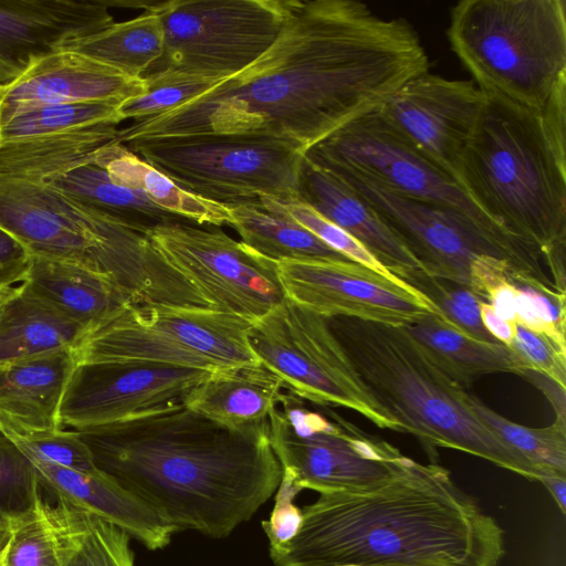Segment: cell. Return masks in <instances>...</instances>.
Masks as SVG:
<instances>
[{
	"label": "cell",
	"instance_id": "obj_1",
	"mask_svg": "<svg viewBox=\"0 0 566 566\" xmlns=\"http://www.w3.org/2000/svg\"><path fill=\"white\" fill-rule=\"evenodd\" d=\"M428 71L407 20L355 0H294L276 40L253 63L190 102L134 120L117 140L235 135L304 154Z\"/></svg>",
	"mask_w": 566,
	"mask_h": 566
},
{
	"label": "cell",
	"instance_id": "obj_2",
	"mask_svg": "<svg viewBox=\"0 0 566 566\" xmlns=\"http://www.w3.org/2000/svg\"><path fill=\"white\" fill-rule=\"evenodd\" d=\"M269 429L229 428L179 403L76 432L98 471L177 532L224 538L280 485Z\"/></svg>",
	"mask_w": 566,
	"mask_h": 566
},
{
	"label": "cell",
	"instance_id": "obj_3",
	"mask_svg": "<svg viewBox=\"0 0 566 566\" xmlns=\"http://www.w3.org/2000/svg\"><path fill=\"white\" fill-rule=\"evenodd\" d=\"M276 566H497L503 530L437 463L411 461L361 491L319 494Z\"/></svg>",
	"mask_w": 566,
	"mask_h": 566
},
{
	"label": "cell",
	"instance_id": "obj_4",
	"mask_svg": "<svg viewBox=\"0 0 566 566\" xmlns=\"http://www.w3.org/2000/svg\"><path fill=\"white\" fill-rule=\"evenodd\" d=\"M116 125H97L0 148V227L31 255L84 266L116 284L133 304L185 306L191 285L144 232L90 209L51 182L117 139Z\"/></svg>",
	"mask_w": 566,
	"mask_h": 566
},
{
	"label": "cell",
	"instance_id": "obj_5",
	"mask_svg": "<svg viewBox=\"0 0 566 566\" xmlns=\"http://www.w3.org/2000/svg\"><path fill=\"white\" fill-rule=\"evenodd\" d=\"M458 184L494 224L541 252L554 283L565 285L566 159L539 111L484 93Z\"/></svg>",
	"mask_w": 566,
	"mask_h": 566
},
{
	"label": "cell",
	"instance_id": "obj_6",
	"mask_svg": "<svg viewBox=\"0 0 566 566\" xmlns=\"http://www.w3.org/2000/svg\"><path fill=\"white\" fill-rule=\"evenodd\" d=\"M358 380L415 436L430 459L437 448L462 451L528 480L541 472L473 411L451 380L403 326L354 317L326 318Z\"/></svg>",
	"mask_w": 566,
	"mask_h": 566
},
{
	"label": "cell",
	"instance_id": "obj_7",
	"mask_svg": "<svg viewBox=\"0 0 566 566\" xmlns=\"http://www.w3.org/2000/svg\"><path fill=\"white\" fill-rule=\"evenodd\" d=\"M447 35L482 92L526 108L541 111L566 78L564 0H462Z\"/></svg>",
	"mask_w": 566,
	"mask_h": 566
},
{
	"label": "cell",
	"instance_id": "obj_8",
	"mask_svg": "<svg viewBox=\"0 0 566 566\" xmlns=\"http://www.w3.org/2000/svg\"><path fill=\"white\" fill-rule=\"evenodd\" d=\"M251 323L208 307L127 304L88 328L76 360L153 363L222 373L259 360Z\"/></svg>",
	"mask_w": 566,
	"mask_h": 566
},
{
	"label": "cell",
	"instance_id": "obj_9",
	"mask_svg": "<svg viewBox=\"0 0 566 566\" xmlns=\"http://www.w3.org/2000/svg\"><path fill=\"white\" fill-rule=\"evenodd\" d=\"M294 0H169L143 2L164 28L161 57L144 75L224 80L276 40Z\"/></svg>",
	"mask_w": 566,
	"mask_h": 566
},
{
	"label": "cell",
	"instance_id": "obj_10",
	"mask_svg": "<svg viewBox=\"0 0 566 566\" xmlns=\"http://www.w3.org/2000/svg\"><path fill=\"white\" fill-rule=\"evenodd\" d=\"M178 186L227 207L295 199L304 154L268 138L195 135L127 143Z\"/></svg>",
	"mask_w": 566,
	"mask_h": 566
},
{
	"label": "cell",
	"instance_id": "obj_11",
	"mask_svg": "<svg viewBox=\"0 0 566 566\" xmlns=\"http://www.w3.org/2000/svg\"><path fill=\"white\" fill-rule=\"evenodd\" d=\"M312 410L284 391L269 417L270 443L282 478L298 491L322 493L374 488L412 460L388 442L374 438L342 417Z\"/></svg>",
	"mask_w": 566,
	"mask_h": 566
},
{
	"label": "cell",
	"instance_id": "obj_12",
	"mask_svg": "<svg viewBox=\"0 0 566 566\" xmlns=\"http://www.w3.org/2000/svg\"><path fill=\"white\" fill-rule=\"evenodd\" d=\"M248 342L289 392L315 405L352 409L379 428L403 432L363 387L325 317L285 296L251 324Z\"/></svg>",
	"mask_w": 566,
	"mask_h": 566
},
{
	"label": "cell",
	"instance_id": "obj_13",
	"mask_svg": "<svg viewBox=\"0 0 566 566\" xmlns=\"http://www.w3.org/2000/svg\"><path fill=\"white\" fill-rule=\"evenodd\" d=\"M325 169L377 211L430 276L469 289L473 263L492 255L507 261L514 275L557 290L543 263L509 247L462 211L402 196L353 171Z\"/></svg>",
	"mask_w": 566,
	"mask_h": 566
},
{
	"label": "cell",
	"instance_id": "obj_14",
	"mask_svg": "<svg viewBox=\"0 0 566 566\" xmlns=\"http://www.w3.org/2000/svg\"><path fill=\"white\" fill-rule=\"evenodd\" d=\"M159 254L211 308L254 323L285 297L277 262L218 227L167 221L145 231Z\"/></svg>",
	"mask_w": 566,
	"mask_h": 566
},
{
	"label": "cell",
	"instance_id": "obj_15",
	"mask_svg": "<svg viewBox=\"0 0 566 566\" xmlns=\"http://www.w3.org/2000/svg\"><path fill=\"white\" fill-rule=\"evenodd\" d=\"M304 155L321 167L353 171L402 196L462 211L509 247L534 260L541 259L537 250L494 224L457 181L401 139L374 111L342 127Z\"/></svg>",
	"mask_w": 566,
	"mask_h": 566
},
{
	"label": "cell",
	"instance_id": "obj_16",
	"mask_svg": "<svg viewBox=\"0 0 566 566\" xmlns=\"http://www.w3.org/2000/svg\"><path fill=\"white\" fill-rule=\"evenodd\" d=\"M212 374L153 363L74 358L60 409L61 428L77 431L182 403Z\"/></svg>",
	"mask_w": 566,
	"mask_h": 566
},
{
	"label": "cell",
	"instance_id": "obj_17",
	"mask_svg": "<svg viewBox=\"0 0 566 566\" xmlns=\"http://www.w3.org/2000/svg\"><path fill=\"white\" fill-rule=\"evenodd\" d=\"M286 297L325 317H354L407 326L427 315L442 318L438 306L405 281H391L350 260L277 262Z\"/></svg>",
	"mask_w": 566,
	"mask_h": 566
},
{
	"label": "cell",
	"instance_id": "obj_18",
	"mask_svg": "<svg viewBox=\"0 0 566 566\" xmlns=\"http://www.w3.org/2000/svg\"><path fill=\"white\" fill-rule=\"evenodd\" d=\"M484 102L469 80L424 72L401 85L374 112L401 139L458 182L461 158Z\"/></svg>",
	"mask_w": 566,
	"mask_h": 566
},
{
	"label": "cell",
	"instance_id": "obj_19",
	"mask_svg": "<svg viewBox=\"0 0 566 566\" xmlns=\"http://www.w3.org/2000/svg\"><path fill=\"white\" fill-rule=\"evenodd\" d=\"M106 0H0V86L65 43L115 23Z\"/></svg>",
	"mask_w": 566,
	"mask_h": 566
},
{
	"label": "cell",
	"instance_id": "obj_20",
	"mask_svg": "<svg viewBox=\"0 0 566 566\" xmlns=\"http://www.w3.org/2000/svg\"><path fill=\"white\" fill-rule=\"evenodd\" d=\"M146 91L144 77H130L83 54L57 50L33 61L19 77L0 86V124L39 106L124 102Z\"/></svg>",
	"mask_w": 566,
	"mask_h": 566
},
{
	"label": "cell",
	"instance_id": "obj_21",
	"mask_svg": "<svg viewBox=\"0 0 566 566\" xmlns=\"http://www.w3.org/2000/svg\"><path fill=\"white\" fill-rule=\"evenodd\" d=\"M72 349L0 363V431L14 441L61 428Z\"/></svg>",
	"mask_w": 566,
	"mask_h": 566
},
{
	"label": "cell",
	"instance_id": "obj_22",
	"mask_svg": "<svg viewBox=\"0 0 566 566\" xmlns=\"http://www.w3.org/2000/svg\"><path fill=\"white\" fill-rule=\"evenodd\" d=\"M297 199L354 237L398 279L407 272L423 270L366 200L305 155L300 167Z\"/></svg>",
	"mask_w": 566,
	"mask_h": 566
},
{
	"label": "cell",
	"instance_id": "obj_23",
	"mask_svg": "<svg viewBox=\"0 0 566 566\" xmlns=\"http://www.w3.org/2000/svg\"><path fill=\"white\" fill-rule=\"evenodd\" d=\"M30 460L36 469L41 488L56 502L114 524L150 551L166 547L177 532L170 523L101 471L86 473Z\"/></svg>",
	"mask_w": 566,
	"mask_h": 566
},
{
	"label": "cell",
	"instance_id": "obj_24",
	"mask_svg": "<svg viewBox=\"0 0 566 566\" xmlns=\"http://www.w3.org/2000/svg\"><path fill=\"white\" fill-rule=\"evenodd\" d=\"M284 390L282 381L258 363L212 374L182 403L219 424L237 429L268 421Z\"/></svg>",
	"mask_w": 566,
	"mask_h": 566
},
{
	"label": "cell",
	"instance_id": "obj_25",
	"mask_svg": "<svg viewBox=\"0 0 566 566\" xmlns=\"http://www.w3.org/2000/svg\"><path fill=\"white\" fill-rule=\"evenodd\" d=\"M22 283L86 331L133 304L107 277L74 263L36 255H31Z\"/></svg>",
	"mask_w": 566,
	"mask_h": 566
},
{
	"label": "cell",
	"instance_id": "obj_26",
	"mask_svg": "<svg viewBox=\"0 0 566 566\" xmlns=\"http://www.w3.org/2000/svg\"><path fill=\"white\" fill-rule=\"evenodd\" d=\"M85 332L21 283L0 304V363L73 349Z\"/></svg>",
	"mask_w": 566,
	"mask_h": 566
},
{
	"label": "cell",
	"instance_id": "obj_27",
	"mask_svg": "<svg viewBox=\"0 0 566 566\" xmlns=\"http://www.w3.org/2000/svg\"><path fill=\"white\" fill-rule=\"evenodd\" d=\"M403 327L430 359L462 388L484 375L512 373L523 376L531 369L513 347L472 338L436 315H427Z\"/></svg>",
	"mask_w": 566,
	"mask_h": 566
},
{
	"label": "cell",
	"instance_id": "obj_28",
	"mask_svg": "<svg viewBox=\"0 0 566 566\" xmlns=\"http://www.w3.org/2000/svg\"><path fill=\"white\" fill-rule=\"evenodd\" d=\"M93 161L107 172L113 182L142 192L171 214L198 226L231 224L229 207L181 188L117 139L96 149Z\"/></svg>",
	"mask_w": 566,
	"mask_h": 566
},
{
	"label": "cell",
	"instance_id": "obj_29",
	"mask_svg": "<svg viewBox=\"0 0 566 566\" xmlns=\"http://www.w3.org/2000/svg\"><path fill=\"white\" fill-rule=\"evenodd\" d=\"M94 153L81 163L54 172L50 182L83 206L140 232L161 222L184 220L160 209L142 192L113 182L93 161Z\"/></svg>",
	"mask_w": 566,
	"mask_h": 566
},
{
	"label": "cell",
	"instance_id": "obj_30",
	"mask_svg": "<svg viewBox=\"0 0 566 566\" xmlns=\"http://www.w3.org/2000/svg\"><path fill=\"white\" fill-rule=\"evenodd\" d=\"M85 38L70 41L60 50L73 51L106 64L130 77H143L164 52V28L151 10Z\"/></svg>",
	"mask_w": 566,
	"mask_h": 566
},
{
	"label": "cell",
	"instance_id": "obj_31",
	"mask_svg": "<svg viewBox=\"0 0 566 566\" xmlns=\"http://www.w3.org/2000/svg\"><path fill=\"white\" fill-rule=\"evenodd\" d=\"M231 224L241 242L275 262L348 260L292 219L259 202L231 206Z\"/></svg>",
	"mask_w": 566,
	"mask_h": 566
},
{
	"label": "cell",
	"instance_id": "obj_32",
	"mask_svg": "<svg viewBox=\"0 0 566 566\" xmlns=\"http://www.w3.org/2000/svg\"><path fill=\"white\" fill-rule=\"evenodd\" d=\"M61 566H134L130 536L114 524L65 503L53 506Z\"/></svg>",
	"mask_w": 566,
	"mask_h": 566
},
{
	"label": "cell",
	"instance_id": "obj_33",
	"mask_svg": "<svg viewBox=\"0 0 566 566\" xmlns=\"http://www.w3.org/2000/svg\"><path fill=\"white\" fill-rule=\"evenodd\" d=\"M122 102L53 104L21 112L0 124V148L25 140L122 123Z\"/></svg>",
	"mask_w": 566,
	"mask_h": 566
},
{
	"label": "cell",
	"instance_id": "obj_34",
	"mask_svg": "<svg viewBox=\"0 0 566 566\" xmlns=\"http://www.w3.org/2000/svg\"><path fill=\"white\" fill-rule=\"evenodd\" d=\"M468 401L485 424L542 474L566 476V426L554 422L545 428H530L502 417L473 395H468Z\"/></svg>",
	"mask_w": 566,
	"mask_h": 566
},
{
	"label": "cell",
	"instance_id": "obj_35",
	"mask_svg": "<svg viewBox=\"0 0 566 566\" xmlns=\"http://www.w3.org/2000/svg\"><path fill=\"white\" fill-rule=\"evenodd\" d=\"M7 531L2 546L6 566H61V539L54 509L43 499Z\"/></svg>",
	"mask_w": 566,
	"mask_h": 566
},
{
	"label": "cell",
	"instance_id": "obj_36",
	"mask_svg": "<svg viewBox=\"0 0 566 566\" xmlns=\"http://www.w3.org/2000/svg\"><path fill=\"white\" fill-rule=\"evenodd\" d=\"M33 462L0 431V533L30 514L42 499Z\"/></svg>",
	"mask_w": 566,
	"mask_h": 566
},
{
	"label": "cell",
	"instance_id": "obj_37",
	"mask_svg": "<svg viewBox=\"0 0 566 566\" xmlns=\"http://www.w3.org/2000/svg\"><path fill=\"white\" fill-rule=\"evenodd\" d=\"M400 280L428 296L440 310L442 319L459 332L488 343H499L484 327L481 300L468 287L453 284L415 270L402 274Z\"/></svg>",
	"mask_w": 566,
	"mask_h": 566
},
{
	"label": "cell",
	"instance_id": "obj_38",
	"mask_svg": "<svg viewBox=\"0 0 566 566\" xmlns=\"http://www.w3.org/2000/svg\"><path fill=\"white\" fill-rule=\"evenodd\" d=\"M260 205L273 212L287 217L307 229L327 247L346 259L396 282L402 280L389 272L363 244L345 230L331 222L300 199H260Z\"/></svg>",
	"mask_w": 566,
	"mask_h": 566
},
{
	"label": "cell",
	"instance_id": "obj_39",
	"mask_svg": "<svg viewBox=\"0 0 566 566\" xmlns=\"http://www.w3.org/2000/svg\"><path fill=\"white\" fill-rule=\"evenodd\" d=\"M143 77L147 83V91L119 104L122 120H139L174 109L210 91L223 81L184 76Z\"/></svg>",
	"mask_w": 566,
	"mask_h": 566
},
{
	"label": "cell",
	"instance_id": "obj_40",
	"mask_svg": "<svg viewBox=\"0 0 566 566\" xmlns=\"http://www.w3.org/2000/svg\"><path fill=\"white\" fill-rule=\"evenodd\" d=\"M15 442L30 459L80 472H98L91 450L74 430L59 429Z\"/></svg>",
	"mask_w": 566,
	"mask_h": 566
},
{
	"label": "cell",
	"instance_id": "obj_41",
	"mask_svg": "<svg viewBox=\"0 0 566 566\" xmlns=\"http://www.w3.org/2000/svg\"><path fill=\"white\" fill-rule=\"evenodd\" d=\"M512 347L526 360L531 369L566 388V352L548 337L515 323Z\"/></svg>",
	"mask_w": 566,
	"mask_h": 566
},
{
	"label": "cell",
	"instance_id": "obj_42",
	"mask_svg": "<svg viewBox=\"0 0 566 566\" xmlns=\"http://www.w3.org/2000/svg\"><path fill=\"white\" fill-rule=\"evenodd\" d=\"M298 492L291 482L281 479L272 514L269 520L262 522L269 538V548L285 544L297 533L302 523V510L293 503V500Z\"/></svg>",
	"mask_w": 566,
	"mask_h": 566
},
{
	"label": "cell",
	"instance_id": "obj_43",
	"mask_svg": "<svg viewBox=\"0 0 566 566\" xmlns=\"http://www.w3.org/2000/svg\"><path fill=\"white\" fill-rule=\"evenodd\" d=\"M31 262V253L12 234L0 227V290L21 284Z\"/></svg>",
	"mask_w": 566,
	"mask_h": 566
},
{
	"label": "cell",
	"instance_id": "obj_44",
	"mask_svg": "<svg viewBox=\"0 0 566 566\" xmlns=\"http://www.w3.org/2000/svg\"><path fill=\"white\" fill-rule=\"evenodd\" d=\"M539 112L549 143L566 159V78L558 83Z\"/></svg>",
	"mask_w": 566,
	"mask_h": 566
},
{
	"label": "cell",
	"instance_id": "obj_45",
	"mask_svg": "<svg viewBox=\"0 0 566 566\" xmlns=\"http://www.w3.org/2000/svg\"><path fill=\"white\" fill-rule=\"evenodd\" d=\"M486 303L501 318L516 323V289L510 277L490 292Z\"/></svg>",
	"mask_w": 566,
	"mask_h": 566
},
{
	"label": "cell",
	"instance_id": "obj_46",
	"mask_svg": "<svg viewBox=\"0 0 566 566\" xmlns=\"http://www.w3.org/2000/svg\"><path fill=\"white\" fill-rule=\"evenodd\" d=\"M480 315L485 329L501 344L512 347L515 333V324L501 318L493 307L481 302Z\"/></svg>",
	"mask_w": 566,
	"mask_h": 566
},
{
	"label": "cell",
	"instance_id": "obj_47",
	"mask_svg": "<svg viewBox=\"0 0 566 566\" xmlns=\"http://www.w3.org/2000/svg\"><path fill=\"white\" fill-rule=\"evenodd\" d=\"M548 490L562 513H566V476L544 473L538 480Z\"/></svg>",
	"mask_w": 566,
	"mask_h": 566
},
{
	"label": "cell",
	"instance_id": "obj_48",
	"mask_svg": "<svg viewBox=\"0 0 566 566\" xmlns=\"http://www.w3.org/2000/svg\"><path fill=\"white\" fill-rule=\"evenodd\" d=\"M8 290H9V289H7V290H0V304H1V302L3 301V298H4V296H6L7 292H8Z\"/></svg>",
	"mask_w": 566,
	"mask_h": 566
},
{
	"label": "cell",
	"instance_id": "obj_49",
	"mask_svg": "<svg viewBox=\"0 0 566 566\" xmlns=\"http://www.w3.org/2000/svg\"><path fill=\"white\" fill-rule=\"evenodd\" d=\"M0 566H6V565H4V562H3V552H2V547L0 548Z\"/></svg>",
	"mask_w": 566,
	"mask_h": 566
},
{
	"label": "cell",
	"instance_id": "obj_50",
	"mask_svg": "<svg viewBox=\"0 0 566 566\" xmlns=\"http://www.w3.org/2000/svg\"><path fill=\"white\" fill-rule=\"evenodd\" d=\"M4 542H6V536L2 533H0V548L3 546Z\"/></svg>",
	"mask_w": 566,
	"mask_h": 566
},
{
	"label": "cell",
	"instance_id": "obj_51",
	"mask_svg": "<svg viewBox=\"0 0 566 566\" xmlns=\"http://www.w3.org/2000/svg\"><path fill=\"white\" fill-rule=\"evenodd\" d=\"M336 566H375V565H336Z\"/></svg>",
	"mask_w": 566,
	"mask_h": 566
}]
</instances>
